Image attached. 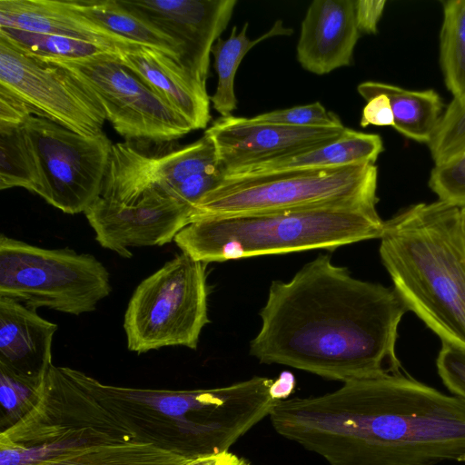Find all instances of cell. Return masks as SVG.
Instances as JSON below:
<instances>
[{"mask_svg": "<svg viewBox=\"0 0 465 465\" xmlns=\"http://www.w3.org/2000/svg\"><path fill=\"white\" fill-rule=\"evenodd\" d=\"M408 311L394 288L319 255L289 282H272L250 353L343 383L399 373L398 327Z\"/></svg>", "mask_w": 465, "mask_h": 465, "instance_id": "cell-1", "label": "cell"}, {"mask_svg": "<svg viewBox=\"0 0 465 465\" xmlns=\"http://www.w3.org/2000/svg\"><path fill=\"white\" fill-rule=\"evenodd\" d=\"M118 60L183 117L193 130L207 126L211 100L206 83L177 60L156 48L137 44L119 47Z\"/></svg>", "mask_w": 465, "mask_h": 465, "instance_id": "cell-17", "label": "cell"}, {"mask_svg": "<svg viewBox=\"0 0 465 465\" xmlns=\"http://www.w3.org/2000/svg\"><path fill=\"white\" fill-rule=\"evenodd\" d=\"M366 102L360 121L361 127L365 128L370 125L393 127V113L386 95L377 94Z\"/></svg>", "mask_w": 465, "mask_h": 465, "instance_id": "cell-33", "label": "cell"}, {"mask_svg": "<svg viewBox=\"0 0 465 465\" xmlns=\"http://www.w3.org/2000/svg\"><path fill=\"white\" fill-rule=\"evenodd\" d=\"M33 115L21 98L0 85V126H22Z\"/></svg>", "mask_w": 465, "mask_h": 465, "instance_id": "cell-32", "label": "cell"}, {"mask_svg": "<svg viewBox=\"0 0 465 465\" xmlns=\"http://www.w3.org/2000/svg\"><path fill=\"white\" fill-rule=\"evenodd\" d=\"M0 85L21 98L35 116L85 136L103 132L97 98L67 69L22 53L0 38Z\"/></svg>", "mask_w": 465, "mask_h": 465, "instance_id": "cell-11", "label": "cell"}, {"mask_svg": "<svg viewBox=\"0 0 465 465\" xmlns=\"http://www.w3.org/2000/svg\"><path fill=\"white\" fill-rule=\"evenodd\" d=\"M436 364L444 385L465 402V349L442 342Z\"/></svg>", "mask_w": 465, "mask_h": 465, "instance_id": "cell-31", "label": "cell"}, {"mask_svg": "<svg viewBox=\"0 0 465 465\" xmlns=\"http://www.w3.org/2000/svg\"><path fill=\"white\" fill-rule=\"evenodd\" d=\"M169 142H123L113 144L108 171L141 183H154L192 210L225 173L215 146L203 134L180 147Z\"/></svg>", "mask_w": 465, "mask_h": 465, "instance_id": "cell-12", "label": "cell"}, {"mask_svg": "<svg viewBox=\"0 0 465 465\" xmlns=\"http://www.w3.org/2000/svg\"><path fill=\"white\" fill-rule=\"evenodd\" d=\"M269 417L278 434L329 465L465 461V402L402 372L279 400Z\"/></svg>", "mask_w": 465, "mask_h": 465, "instance_id": "cell-2", "label": "cell"}, {"mask_svg": "<svg viewBox=\"0 0 465 465\" xmlns=\"http://www.w3.org/2000/svg\"><path fill=\"white\" fill-rule=\"evenodd\" d=\"M21 187L36 194L41 177L31 141L22 126H0V190Z\"/></svg>", "mask_w": 465, "mask_h": 465, "instance_id": "cell-25", "label": "cell"}, {"mask_svg": "<svg viewBox=\"0 0 465 465\" xmlns=\"http://www.w3.org/2000/svg\"><path fill=\"white\" fill-rule=\"evenodd\" d=\"M58 326L22 302L0 297V366L42 380L52 366V343Z\"/></svg>", "mask_w": 465, "mask_h": 465, "instance_id": "cell-18", "label": "cell"}, {"mask_svg": "<svg viewBox=\"0 0 465 465\" xmlns=\"http://www.w3.org/2000/svg\"><path fill=\"white\" fill-rule=\"evenodd\" d=\"M380 256L393 288L442 342L465 349L461 208L437 200L384 221Z\"/></svg>", "mask_w": 465, "mask_h": 465, "instance_id": "cell-3", "label": "cell"}, {"mask_svg": "<svg viewBox=\"0 0 465 465\" xmlns=\"http://www.w3.org/2000/svg\"><path fill=\"white\" fill-rule=\"evenodd\" d=\"M440 65L452 98L465 96V0L442 2Z\"/></svg>", "mask_w": 465, "mask_h": 465, "instance_id": "cell-26", "label": "cell"}, {"mask_svg": "<svg viewBox=\"0 0 465 465\" xmlns=\"http://www.w3.org/2000/svg\"><path fill=\"white\" fill-rule=\"evenodd\" d=\"M0 38L22 53L44 59L71 60L106 54L118 49L82 38L0 27Z\"/></svg>", "mask_w": 465, "mask_h": 465, "instance_id": "cell-27", "label": "cell"}, {"mask_svg": "<svg viewBox=\"0 0 465 465\" xmlns=\"http://www.w3.org/2000/svg\"><path fill=\"white\" fill-rule=\"evenodd\" d=\"M384 151L381 137L350 128L337 139L301 153L242 168L225 175L238 176L274 172L330 169L353 164H375Z\"/></svg>", "mask_w": 465, "mask_h": 465, "instance_id": "cell-20", "label": "cell"}, {"mask_svg": "<svg viewBox=\"0 0 465 465\" xmlns=\"http://www.w3.org/2000/svg\"><path fill=\"white\" fill-rule=\"evenodd\" d=\"M110 273L90 253L46 249L0 236V297L36 310L80 315L110 295Z\"/></svg>", "mask_w": 465, "mask_h": 465, "instance_id": "cell-7", "label": "cell"}, {"mask_svg": "<svg viewBox=\"0 0 465 465\" xmlns=\"http://www.w3.org/2000/svg\"><path fill=\"white\" fill-rule=\"evenodd\" d=\"M24 127L38 163V195L63 213H84L101 195L112 141L104 132L85 136L35 115Z\"/></svg>", "mask_w": 465, "mask_h": 465, "instance_id": "cell-10", "label": "cell"}, {"mask_svg": "<svg viewBox=\"0 0 465 465\" xmlns=\"http://www.w3.org/2000/svg\"><path fill=\"white\" fill-rule=\"evenodd\" d=\"M0 27L82 38L116 49L134 44L70 8L64 0H0Z\"/></svg>", "mask_w": 465, "mask_h": 465, "instance_id": "cell-19", "label": "cell"}, {"mask_svg": "<svg viewBox=\"0 0 465 465\" xmlns=\"http://www.w3.org/2000/svg\"><path fill=\"white\" fill-rule=\"evenodd\" d=\"M377 184L372 163L228 176L196 204L191 223L322 206L376 207Z\"/></svg>", "mask_w": 465, "mask_h": 465, "instance_id": "cell-6", "label": "cell"}, {"mask_svg": "<svg viewBox=\"0 0 465 465\" xmlns=\"http://www.w3.org/2000/svg\"><path fill=\"white\" fill-rule=\"evenodd\" d=\"M260 123H271L292 127L343 126L340 117L328 111L320 102L279 109L251 117Z\"/></svg>", "mask_w": 465, "mask_h": 465, "instance_id": "cell-29", "label": "cell"}, {"mask_svg": "<svg viewBox=\"0 0 465 465\" xmlns=\"http://www.w3.org/2000/svg\"><path fill=\"white\" fill-rule=\"evenodd\" d=\"M385 5V0H354L355 19L360 33H377Z\"/></svg>", "mask_w": 465, "mask_h": 465, "instance_id": "cell-34", "label": "cell"}, {"mask_svg": "<svg viewBox=\"0 0 465 465\" xmlns=\"http://www.w3.org/2000/svg\"><path fill=\"white\" fill-rule=\"evenodd\" d=\"M461 225H462L463 240H464V243H465V207L461 208Z\"/></svg>", "mask_w": 465, "mask_h": 465, "instance_id": "cell-36", "label": "cell"}, {"mask_svg": "<svg viewBox=\"0 0 465 465\" xmlns=\"http://www.w3.org/2000/svg\"><path fill=\"white\" fill-rule=\"evenodd\" d=\"M43 380L31 379L0 366V401L7 417L15 420L14 424L37 402Z\"/></svg>", "mask_w": 465, "mask_h": 465, "instance_id": "cell-28", "label": "cell"}, {"mask_svg": "<svg viewBox=\"0 0 465 465\" xmlns=\"http://www.w3.org/2000/svg\"><path fill=\"white\" fill-rule=\"evenodd\" d=\"M183 465H252L244 458L230 451L192 457Z\"/></svg>", "mask_w": 465, "mask_h": 465, "instance_id": "cell-35", "label": "cell"}, {"mask_svg": "<svg viewBox=\"0 0 465 465\" xmlns=\"http://www.w3.org/2000/svg\"><path fill=\"white\" fill-rule=\"evenodd\" d=\"M248 22H246L239 33L233 26L227 39L219 37L212 48L211 54L214 57V69L218 75V83L215 92L210 100L213 109L223 117L232 115L237 108V98L234 92V78L238 67L246 54L262 41L277 35H290L291 28L284 27L282 21H277L273 26L264 35L254 40L247 36Z\"/></svg>", "mask_w": 465, "mask_h": 465, "instance_id": "cell-24", "label": "cell"}, {"mask_svg": "<svg viewBox=\"0 0 465 465\" xmlns=\"http://www.w3.org/2000/svg\"><path fill=\"white\" fill-rule=\"evenodd\" d=\"M384 221L376 207L322 206L203 218L173 242L205 263L315 249L334 250L381 238Z\"/></svg>", "mask_w": 465, "mask_h": 465, "instance_id": "cell-5", "label": "cell"}, {"mask_svg": "<svg viewBox=\"0 0 465 465\" xmlns=\"http://www.w3.org/2000/svg\"><path fill=\"white\" fill-rule=\"evenodd\" d=\"M146 431H147L148 433H150V432H149V431H150V430H149V429H147V430H146ZM151 435H152V434H151ZM152 436H153V435H152ZM153 439H154V438H153ZM154 440H155V439H154ZM155 441H156V440H155ZM156 443L158 444V442H157V441H156ZM158 445H159V444H158ZM162 447H163V446H162Z\"/></svg>", "mask_w": 465, "mask_h": 465, "instance_id": "cell-37", "label": "cell"}, {"mask_svg": "<svg viewBox=\"0 0 465 465\" xmlns=\"http://www.w3.org/2000/svg\"><path fill=\"white\" fill-rule=\"evenodd\" d=\"M173 38L181 64L202 82L209 74L212 48L226 29L236 0H120Z\"/></svg>", "mask_w": 465, "mask_h": 465, "instance_id": "cell-15", "label": "cell"}, {"mask_svg": "<svg viewBox=\"0 0 465 465\" xmlns=\"http://www.w3.org/2000/svg\"><path fill=\"white\" fill-rule=\"evenodd\" d=\"M193 210L154 183L124 202L100 196L84 213L104 248L131 258V247L162 246L191 223Z\"/></svg>", "mask_w": 465, "mask_h": 465, "instance_id": "cell-13", "label": "cell"}, {"mask_svg": "<svg viewBox=\"0 0 465 465\" xmlns=\"http://www.w3.org/2000/svg\"><path fill=\"white\" fill-rule=\"evenodd\" d=\"M346 127H292L242 116L219 117L204 134L213 143L225 175L242 168L290 157L330 143Z\"/></svg>", "mask_w": 465, "mask_h": 465, "instance_id": "cell-14", "label": "cell"}, {"mask_svg": "<svg viewBox=\"0 0 465 465\" xmlns=\"http://www.w3.org/2000/svg\"><path fill=\"white\" fill-rule=\"evenodd\" d=\"M191 458L157 444L131 442L70 449L30 465H183Z\"/></svg>", "mask_w": 465, "mask_h": 465, "instance_id": "cell-23", "label": "cell"}, {"mask_svg": "<svg viewBox=\"0 0 465 465\" xmlns=\"http://www.w3.org/2000/svg\"><path fill=\"white\" fill-rule=\"evenodd\" d=\"M206 265L182 252L138 284L124 317L129 351L197 348L210 322Z\"/></svg>", "mask_w": 465, "mask_h": 465, "instance_id": "cell-8", "label": "cell"}, {"mask_svg": "<svg viewBox=\"0 0 465 465\" xmlns=\"http://www.w3.org/2000/svg\"><path fill=\"white\" fill-rule=\"evenodd\" d=\"M137 405L87 374L54 364L45 374L35 406L0 437L17 446L22 465L70 449L145 442L152 436Z\"/></svg>", "mask_w": 465, "mask_h": 465, "instance_id": "cell-4", "label": "cell"}, {"mask_svg": "<svg viewBox=\"0 0 465 465\" xmlns=\"http://www.w3.org/2000/svg\"><path fill=\"white\" fill-rule=\"evenodd\" d=\"M44 60L71 72L97 98L106 120L125 141L173 142L193 131L183 117L120 63L118 54Z\"/></svg>", "mask_w": 465, "mask_h": 465, "instance_id": "cell-9", "label": "cell"}, {"mask_svg": "<svg viewBox=\"0 0 465 465\" xmlns=\"http://www.w3.org/2000/svg\"><path fill=\"white\" fill-rule=\"evenodd\" d=\"M360 35L354 0H314L301 25L297 60L318 75L348 66Z\"/></svg>", "mask_w": 465, "mask_h": 465, "instance_id": "cell-16", "label": "cell"}, {"mask_svg": "<svg viewBox=\"0 0 465 465\" xmlns=\"http://www.w3.org/2000/svg\"><path fill=\"white\" fill-rule=\"evenodd\" d=\"M368 101L377 94L386 95L391 103L393 128L404 137L429 144L439 126L446 106L433 89L408 90L398 85L366 81L357 87Z\"/></svg>", "mask_w": 465, "mask_h": 465, "instance_id": "cell-21", "label": "cell"}, {"mask_svg": "<svg viewBox=\"0 0 465 465\" xmlns=\"http://www.w3.org/2000/svg\"><path fill=\"white\" fill-rule=\"evenodd\" d=\"M64 1L70 8L117 36L163 51L181 64L179 44L147 18L124 5L120 0Z\"/></svg>", "mask_w": 465, "mask_h": 465, "instance_id": "cell-22", "label": "cell"}, {"mask_svg": "<svg viewBox=\"0 0 465 465\" xmlns=\"http://www.w3.org/2000/svg\"><path fill=\"white\" fill-rule=\"evenodd\" d=\"M429 186L438 200L460 208L465 207V153L434 164Z\"/></svg>", "mask_w": 465, "mask_h": 465, "instance_id": "cell-30", "label": "cell"}]
</instances>
